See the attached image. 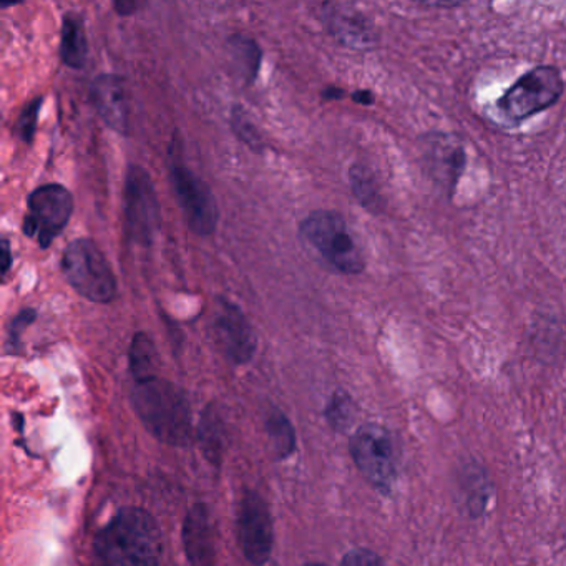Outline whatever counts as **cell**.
<instances>
[{
	"label": "cell",
	"mask_w": 566,
	"mask_h": 566,
	"mask_svg": "<svg viewBox=\"0 0 566 566\" xmlns=\"http://www.w3.org/2000/svg\"><path fill=\"white\" fill-rule=\"evenodd\" d=\"M97 566H158L161 533L147 510L127 506L98 532L94 543Z\"/></svg>",
	"instance_id": "1"
},
{
	"label": "cell",
	"mask_w": 566,
	"mask_h": 566,
	"mask_svg": "<svg viewBox=\"0 0 566 566\" xmlns=\"http://www.w3.org/2000/svg\"><path fill=\"white\" fill-rule=\"evenodd\" d=\"M135 410L144 426L161 442L185 446L191 439V412L187 396L168 380L137 382Z\"/></svg>",
	"instance_id": "2"
},
{
	"label": "cell",
	"mask_w": 566,
	"mask_h": 566,
	"mask_svg": "<svg viewBox=\"0 0 566 566\" xmlns=\"http://www.w3.org/2000/svg\"><path fill=\"white\" fill-rule=\"evenodd\" d=\"M301 237L339 273H363L366 266L363 251L340 214L314 211L301 223Z\"/></svg>",
	"instance_id": "3"
},
{
	"label": "cell",
	"mask_w": 566,
	"mask_h": 566,
	"mask_svg": "<svg viewBox=\"0 0 566 566\" xmlns=\"http://www.w3.org/2000/svg\"><path fill=\"white\" fill-rule=\"evenodd\" d=\"M62 273L67 283L92 303L107 304L117 296L114 271L92 240L78 238L65 248Z\"/></svg>",
	"instance_id": "4"
},
{
	"label": "cell",
	"mask_w": 566,
	"mask_h": 566,
	"mask_svg": "<svg viewBox=\"0 0 566 566\" xmlns=\"http://www.w3.org/2000/svg\"><path fill=\"white\" fill-rule=\"evenodd\" d=\"M558 69L539 65L518 78L499 101V108L509 120L520 124L553 107L563 95Z\"/></svg>",
	"instance_id": "5"
},
{
	"label": "cell",
	"mask_w": 566,
	"mask_h": 566,
	"mask_svg": "<svg viewBox=\"0 0 566 566\" xmlns=\"http://www.w3.org/2000/svg\"><path fill=\"white\" fill-rule=\"evenodd\" d=\"M350 455L374 489L390 493L397 479V460L389 430L379 423H364L350 437Z\"/></svg>",
	"instance_id": "6"
},
{
	"label": "cell",
	"mask_w": 566,
	"mask_h": 566,
	"mask_svg": "<svg viewBox=\"0 0 566 566\" xmlns=\"http://www.w3.org/2000/svg\"><path fill=\"white\" fill-rule=\"evenodd\" d=\"M24 233L35 238L39 247L49 248L65 230L74 211V198L62 185H44L32 191Z\"/></svg>",
	"instance_id": "7"
},
{
	"label": "cell",
	"mask_w": 566,
	"mask_h": 566,
	"mask_svg": "<svg viewBox=\"0 0 566 566\" xmlns=\"http://www.w3.org/2000/svg\"><path fill=\"white\" fill-rule=\"evenodd\" d=\"M125 218L132 240L150 244L160 230V205L150 175L132 167L125 184Z\"/></svg>",
	"instance_id": "8"
},
{
	"label": "cell",
	"mask_w": 566,
	"mask_h": 566,
	"mask_svg": "<svg viewBox=\"0 0 566 566\" xmlns=\"http://www.w3.org/2000/svg\"><path fill=\"white\" fill-rule=\"evenodd\" d=\"M175 195L188 227L201 237H210L218 224V207L210 188L180 161L171 164Z\"/></svg>",
	"instance_id": "9"
},
{
	"label": "cell",
	"mask_w": 566,
	"mask_h": 566,
	"mask_svg": "<svg viewBox=\"0 0 566 566\" xmlns=\"http://www.w3.org/2000/svg\"><path fill=\"white\" fill-rule=\"evenodd\" d=\"M238 539L248 562L261 566L273 552L274 530L270 509L263 496L248 492L238 512Z\"/></svg>",
	"instance_id": "10"
},
{
	"label": "cell",
	"mask_w": 566,
	"mask_h": 566,
	"mask_svg": "<svg viewBox=\"0 0 566 566\" xmlns=\"http://www.w3.org/2000/svg\"><path fill=\"white\" fill-rule=\"evenodd\" d=\"M214 331H217L218 343L223 346L224 353L233 363H250L256 350V336L244 317L243 311L237 304L221 301L220 311L214 321Z\"/></svg>",
	"instance_id": "11"
},
{
	"label": "cell",
	"mask_w": 566,
	"mask_h": 566,
	"mask_svg": "<svg viewBox=\"0 0 566 566\" xmlns=\"http://www.w3.org/2000/svg\"><path fill=\"white\" fill-rule=\"evenodd\" d=\"M91 98L102 120L117 132L127 135L130 130V108L127 88L117 75L102 74L92 82Z\"/></svg>",
	"instance_id": "12"
},
{
	"label": "cell",
	"mask_w": 566,
	"mask_h": 566,
	"mask_svg": "<svg viewBox=\"0 0 566 566\" xmlns=\"http://www.w3.org/2000/svg\"><path fill=\"white\" fill-rule=\"evenodd\" d=\"M184 545L191 566H214L217 563L213 525L203 503L191 506L185 518Z\"/></svg>",
	"instance_id": "13"
},
{
	"label": "cell",
	"mask_w": 566,
	"mask_h": 566,
	"mask_svg": "<svg viewBox=\"0 0 566 566\" xmlns=\"http://www.w3.org/2000/svg\"><path fill=\"white\" fill-rule=\"evenodd\" d=\"M326 24L331 34L347 48L364 49L373 42L369 24L359 12L346 6H327Z\"/></svg>",
	"instance_id": "14"
},
{
	"label": "cell",
	"mask_w": 566,
	"mask_h": 566,
	"mask_svg": "<svg viewBox=\"0 0 566 566\" xmlns=\"http://www.w3.org/2000/svg\"><path fill=\"white\" fill-rule=\"evenodd\" d=\"M61 55L65 65L84 69L88 55L87 34L84 18L77 12H67L62 24Z\"/></svg>",
	"instance_id": "15"
},
{
	"label": "cell",
	"mask_w": 566,
	"mask_h": 566,
	"mask_svg": "<svg viewBox=\"0 0 566 566\" xmlns=\"http://www.w3.org/2000/svg\"><path fill=\"white\" fill-rule=\"evenodd\" d=\"M228 49H230L231 61H233L234 67L240 71L241 77L248 84L254 82L258 71H260L261 57H263L256 42L243 38V35H233L228 41Z\"/></svg>",
	"instance_id": "16"
},
{
	"label": "cell",
	"mask_w": 566,
	"mask_h": 566,
	"mask_svg": "<svg viewBox=\"0 0 566 566\" xmlns=\"http://www.w3.org/2000/svg\"><path fill=\"white\" fill-rule=\"evenodd\" d=\"M130 367L137 382L157 377V350L148 334H135L130 347Z\"/></svg>",
	"instance_id": "17"
},
{
	"label": "cell",
	"mask_w": 566,
	"mask_h": 566,
	"mask_svg": "<svg viewBox=\"0 0 566 566\" xmlns=\"http://www.w3.org/2000/svg\"><path fill=\"white\" fill-rule=\"evenodd\" d=\"M268 433H270L271 443H273L277 457L286 459L294 452L296 437H294L293 426L283 412H273L268 417Z\"/></svg>",
	"instance_id": "18"
},
{
	"label": "cell",
	"mask_w": 566,
	"mask_h": 566,
	"mask_svg": "<svg viewBox=\"0 0 566 566\" xmlns=\"http://www.w3.org/2000/svg\"><path fill=\"white\" fill-rule=\"evenodd\" d=\"M354 412H356V407H354L353 399L347 394L337 392L334 394L329 406H327V420L334 429L346 430L353 422Z\"/></svg>",
	"instance_id": "19"
},
{
	"label": "cell",
	"mask_w": 566,
	"mask_h": 566,
	"mask_svg": "<svg viewBox=\"0 0 566 566\" xmlns=\"http://www.w3.org/2000/svg\"><path fill=\"white\" fill-rule=\"evenodd\" d=\"M201 446L211 462H220L221 459V429L218 417L214 413L205 416L201 423Z\"/></svg>",
	"instance_id": "20"
},
{
	"label": "cell",
	"mask_w": 566,
	"mask_h": 566,
	"mask_svg": "<svg viewBox=\"0 0 566 566\" xmlns=\"http://www.w3.org/2000/svg\"><path fill=\"white\" fill-rule=\"evenodd\" d=\"M231 125H233V130L237 132L238 137H240L244 144L250 145L254 150H260V148L263 147L260 132L256 130L253 122L244 114L243 108H234L233 114H231Z\"/></svg>",
	"instance_id": "21"
},
{
	"label": "cell",
	"mask_w": 566,
	"mask_h": 566,
	"mask_svg": "<svg viewBox=\"0 0 566 566\" xmlns=\"http://www.w3.org/2000/svg\"><path fill=\"white\" fill-rule=\"evenodd\" d=\"M42 101H44V98L38 97L29 102L24 111H22L21 117H19L18 125H15V132H18L19 137L28 142V144H31L35 130H38V118L39 112H41Z\"/></svg>",
	"instance_id": "22"
},
{
	"label": "cell",
	"mask_w": 566,
	"mask_h": 566,
	"mask_svg": "<svg viewBox=\"0 0 566 566\" xmlns=\"http://www.w3.org/2000/svg\"><path fill=\"white\" fill-rule=\"evenodd\" d=\"M340 566H382V562L373 549L356 548L344 556Z\"/></svg>",
	"instance_id": "23"
},
{
	"label": "cell",
	"mask_w": 566,
	"mask_h": 566,
	"mask_svg": "<svg viewBox=\"0 0 566 566\" xmlns=\"http://www.w3.org/2000/svg\"><path fill=\"white\" fill-rule=\"evenodd\" d=\"M35 317H38V313L34 310H24L19 316H15L12 319L11 324V344L19 343V336H21L22 331L29 326V324L34 323Z\"/></svg>",
	"instance_id": "24"
},
{
	"label": "cell",
	"mask_w": 566,
	"mask_h": 566,
	"mask_svg": "<svg viewBox=\"0 0 566 566\" xmlns=\"http://www.w3.org/2000/svg\"><path fill=\"white\" fill-rule=\"evenodd\" d=\"M12 264V254H11V244H9V240H2V277L8 276L9 270H11Z\"/></svg>",
	"instance_id": "25"
},
{
	"label": "cell",
	"mask_w": 566,
	"mask_h": 566,
	"mask_svg": "<svg viewBox=\"0 0 566 566\" xmlns=\"http://www.w3.org/2000/svg\"><path fill=\"white\" fill-rule=\"evenodd\" d=\"M140 4H135V2H127V0H120V2H115V9H117L118 14L128 15L135 11Z\"/></svg>",
	"instance_id": "26"
},
{
	"label": "cell",
	"mask_w": 566,
	"mask_h": 566,
	"mask_svg": "<svg viewBox=\"0 0 566 566\" xmlns=\"http://www.w3.org/2000/svg\"><path fill=\"white\" fill-rule=\"evenodd\" d=\"M354 101L363 105H370L374 102V97L370 92H356V94H354Z\"/></svg>",
	"instance_id": "27"
},
{
	"label": "cell",
	"mask_w": 566,
	"mask_h": 566,
	"mask_svg": "<svg viewBox=\"0 0 566 566\" xmlns=\"http://www.w3.org/2000/svg\"><path fill=\"white\" fill-rule=\"evenodd\" d=\"M304 566H327V565H324V563H307V565H304Z\"/></svg>",
	"instance_id": "28"
}]
</instances>
